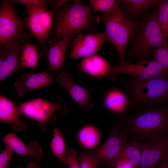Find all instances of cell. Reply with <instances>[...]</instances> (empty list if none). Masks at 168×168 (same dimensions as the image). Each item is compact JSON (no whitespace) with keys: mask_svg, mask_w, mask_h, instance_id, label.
I'll list each match as a JSON object with an SVG mask.
<instances>
[{"mask_svg":"<svg viewBox=\"0 0 168 168\" xmlns=\"http://www.w3.org/2000/svg\"><path fill=\"white\" fill-rule=\"evenodd\" d=\"M123 84L136 106L147 107L168 103V76L142 80L132 78Z\"/></svg>","mask_w":168,"mask_h":168,"instance_id":"cell-4","label":"cell"},{"mask_svg":"<svg viewBox=\"0 0 168 168\" xmlns=\"http://www.w3.org/2000/svg\"><path fill=\"white\" fill-rule=\"evenodd\" d=\"M14 3H21L27 8L26 14L29 16L36 15L47 11L52 1L46 0H15Z\"/></svg>","mask_w":168,"mask_h":168,"instance_id":"cell-25","label":"cell"},{"mask_svg":"<svg viewBox=\"0 0 168 168\" xmlns=\"http://www.w3.org/2000/svg\"><path fill=\"white\" fill-rule=\"evenodd\" d=\"M105 39L104 31L101 33H79L72 43L69 57L74 59L87 57L96 54Z\"/></svg>","mask_w":168,"mask_h":168,"instance_id":"cell-12","label":"cell"},{"mask_svg":"<svg viewBox=\"0 0 168 168\" xmlns=\"http://www.w3.org/2000/svg\"><path fill=\"white\" fill-rule=\"evenodd\" d=\"M81 2L77 0L63 4L55 12L53 15V40L58 41L94 27L95 20L91 5L90 3L83 5Z\"/></svg>","mask_w":168,"mask_h":168,"instance_id":"cell-2","label":"cell"},{"mask_svg":"<svg viewBox=\"0 0 168 168\" xmlns=\"http://www.w3.org/2000/svg\"><path fill=\"white\" fill-rule=\"evenodd\" d=\"M90 3L94 12L104 13V14L112 13L120 6L116 1L114 0H90Z\"/></svg>","mask_w":168,"mask_h":168,"instance_id":"cell-28","label":"cell"},{"mask_svg":"<svg viewBox=\"0 0 168 168\" xmlns=\"http://www.w3.org/2000/svg\"><path fill=\"white\" fill-rule=\"evenodd\" d=\"M120 74L130 75L139 80L147 79L159 76H168V68L152 59L135 63L128 62L119 63L116 67H111L106 77L115 80Z\"/></svg>","mask_w":168,"mask_h":168,"instance_id":"cell-9","label":"cell"},{"mask_svg":"<svg viewBox=\"0 0 168 168\" xmlns=\"http://www.w3.org/2000/svg\"><path fill=\"white\" fill-rule=\"evenodd\" d=\"M80 66L87 74L97 77H106L111 67L106 60L96 54L82 59Z\"/></svg>","mask_w":168,"mask_h":168,"instance_id":"cell-20","label":"cell"},{"mask_svg":"<svg viewBox=\"0 0 168 168\" xmlns=\"http://www.w3.org/2000/svg\"><path fill=\"white\" fill-rule=\"evenodd\" d=\"M56 80L59 85L65 89L81 107L88 110L93 107L91 102V91L76 84L72 75L65 72H61L57 77Z\"/></svg>","mask_w":168,"mask_h":168,"instance_id":"cell-14","label":"cell"},{"mask_svg":"<svg viewBox=\"0 0 168 168\" xmlns=\"http://www.w3.org/2000/svg\"><path fill=\"white\" fill-rule=\"evenodd\" d=\"M128 101L126 94L117 88L110 90L105 95L103 104L107 111L114 114H120L126 108Z\"/></svg>","mask_w":168,"mask_h":168,"instance_id":"cell-22","label":"cell"},{"mask_svg":"<svg viewBox=\"0 0 168 168\" xmlns=\"http://www.w3.org/2000/svg\"><path fill=\"white\" fill-rule=\"evenodd\" d=\"M128 131H118L111 127L104 142L92 151L88 152L95 159L97 168L106 166L110 168L120 156L128 137Z\"/></svg>","mask_w":168,"mask_h":168,"instance_id":"cell-7","label":"cell"},{"mask_svg":"<svg viewBox=\"0 0 168 168\" xmlns=\"http://www.w3.org/2000/svg\"><path fill=\"white\" fill-rule=\"evenodd\" d=\"M13 0H4L0 6V47L19 39L27 33L26 24L19 16Z\"/></svg>","mask_w":168,"mask_h":168,"instance_id":"cell-8","label":"cell"},{"mask_svg":"<svg viewBox=\"0 0 168 168\" xmlns=\"http://www.w3.org/2000/svg\"><path fill=\"white\" fill-rule=\"evenodd\" d=\"M62 133L56 128L54 129L53 137L50 144V148L54 156L59 161L68 165L67 151L64 139Z\"/></svg>","mask_w":168,"mask_h":168,"instance_id":"cell-23","label":"cell"},{"mask_svg":"<svg viewBox=\"0 0 168 168\" xmlns=\"http://www.w3.org/2000/svg\"><path fill=\"white\" fill-rule=\"evenodd\" d=\"M39 57L36 47L28 42L23 46L20 59V63L23 68L35 69L38 63Z\"/></svg>","mask_w":168,"mask_h":168,"instance_id":"cell-24","label":"cell"},{"mask_svg":"<svg viewBox=\"0 0 168 168\" xmlns=\"http://www.w3.org/2000/svg\"><path fill=\"white\" fill-rule=\"evenodd\" d=\"M21 110L17 104L5 96L0 95V121L10 124L15 130L21 132L28 126L27 122L21 119Z\"/></svg>","mask_w":168,"mask_h":168,"instance_id":"cell-16","label":"cell"},{"mask_svg":"<svg viewBox=\"0 0 168 168\" xmlns=\"http://www.w3.org/2000/svg\"><path fill=\"white\" fill-rule=\"evenodd\" d=\"M96 20L97 22L104 23L105 39L115 48L119 58V63L125 62L128 42L138 22L128 18L120 6L112 13L97 16Z\"/></svg>","mask_w":168,"mask_h":168,"instance_id":"cell-5","label":"cell"},{"mask_svg":"<svg viewBox=\"0 0 168 168\" xmlns=\"http://www.w3.org/2000/svg\"><path fill=\"white\" fill-rule=\"evenodd\" d=\"M3 142L6 146L10 148L14 152L32 157L34 159V162L36 163L42 160L43 152L42 147L36 142H30L27 146L13 132L6 135L3 138Z\"/></svg>","mask_w":168,"mask_h":168,"instance_id":"cell-17","label":"cell"},{"mask_svg":"<svg viewBox=\"0 0 168 168\" xmlns=\"http://www.w3.org/2000/svg\"><path fill=\"white\" fill-rule=\"evenodd\" d=\"M151 53L153 55V60L168 68V37H166L163 43L152 49Z\"/></svg>","mask_w":168,"mask_h":168,"instance_id":"cell-29","label":"cell"},{"mask_svg":"<svg viewBox=\"0 0 168 168\" xmlns=\"http://www.w3.org/2000/svg\"><path fill=\"white\" fill-rule=\"evenodd\" d=\"M124 128L134 134V142L156 140L168 134V109L143 110L124 121Z\"/></svg>","mask_w":168,"mask_h":168,"instance_id":"cell-3","label":"cell"},{"mask_svg":"<svg viewBox=\"0 0 168 168\" xmlns=\"http://www.w3.org/2000/svg\"><path fill=\"white\" fill-rule=\"evenodd\" d=\"M14 152L9 147L6 146V148L2 151L0 154V168H8V164Z\"/></svg>","mask_w":168,"mask_h":168,"instance_id":"cell-32","label":"cell"},{"mask_svg":"<svg viewBox=\"0 0 168 168\" xmlns=\"http://www.w3.org/2000/svg\"><path fill=\"white\" fill-rule=\"evenodd\" d=\"M116 1L123 6V12L131 20L144 14L149 9L157 6L158 2V0H119Z\"/></svg>","mask_w":168,"mask_h":168,"instance_id":"cell-21","label":"cell"},{"mask_svg":"<svg viewBox=\"0 0 168 168\" xmlns=\"http://www.w3.org/2000/svg\"><path fill=\"white\" fill-rule=\"evenodd\" d=\"M119 157L125 159L135 167L140 164L141 153L139 149L132 143L126 142Z\"/></svg>","mask_w":168,"mask_h":168,"instance_id":"cell-27","label":"cell"},{"mask_svg":"<svg viewBox=\"0 0 168 168\" xmlns=\"http://www.w3.org/2000/svg\"><path fill=\"white\" fill-rule=\"evenodd\" d=\"M80 168H97L96 162L87 151L82 149L77 156Z\"/></svg>","mask_w":168,"mask_h":168,"instance_id":"cell-30","label":"cell"},{"mask_svg":"<svg viewBox=\"0 0 168 168\" xmlns=\"http://www.w3.org/2000/svg\"><path fill=\"white\" fill-rule=\"evenodd\" d=\"M134 167L126 160L123 158L119 157L110 168H134Z\"/></svg>","mask_w":168,"mask_h":168,"instance_id":"cell-33","label":"cell"},{"mask_svg":"<svg viewBox=\"0 0 168 168\" xmlns=\"http://www.w3.org/2000/svg\"><path fill=\"white\" fill-rule=\"evenodd\" d=\"M141 152L140 168H154L168 156V137L148 142L132 143Z\"/></svg>","mask_w":168,"mask_h":168,"instance_id":"cell-11","label":"cell"},{"mask_svg":"<svg viewBox=\"0 0 168 168\" xmlns=\"http://www.w3.org/2000/svg\"><path fill=\"white\" fill-rule=\"evenodd\" d=\"M77 142L82 149L89 151L99 146L101 140V132L96 126L86 124L81 127L76 135Z\"/></svg>","mask_w":168,"mask_h":168,"instance_id":"cell-19","label":"cell"},{"mask_svg":"<svg viewBox=\"0 0 168 168\" xmlns=\"http://www.w3.org/2000/svg\"><path fill=\"white\" fill-rule=\"evenodd\" d=\"M166 36L168 37V32L167 33V34L166 35Z\"/></svg>","mask_w":168,"mask_h":168,"instance_id":"cell-36","label":"cell"},{"mask_svg":"<svg viewBox=\"0 0 168 168\" xmlns=\"http://www.w3.org/2000/svg\"><path fill=\"white\" fill-rule=\"evenodd\" d=\"M154 168H168V156L162 160L158 166Z\"/></svg>","mask_w":168,"mask_h":168,"instance_id":"cell-34","label":"cell"},{"mask_svg":"<svg viewBox=\"0 0 168 168\" xmlns=\"http://www.w3.org/2000/svg\"><path fill=\"white\" fill-rule=\"evenodd\" d=\"M157 8L147 12L138 22L129 40L128 62L149 61L152 50L164 42L157 22Z\"/></svg>","mask_w":168,"mask_h":168,"instance_id":"cell-1","label":"cell"},{"mask_svg":"<svg viewBox=\"0 0 168 168\" xmlns=\"http://www.w3.org/2000/svg\"><path fill=\"white\" fill-rule=\"evenodd\" d=\"M54 81V79L46 71L37 73L30 71L22 73L14 87L18 95L23 97L28 91L44 86Z\"/></svg>","mask_w":168,"mask_h":168,"instance_id":"cell-15","label":"cell"},{"mask_svg":"<svg viewBox=\"0 0 168 168\" xmlns=\"http://www.w3.org/2000/svg\"><path fill=\"white\" fill-rule=\"evenodd\" d=\"M157 22L164 38L168 32V0H158Z\"/></svg>","mask_w":168,"mask_h":168,"instance_id":"cell-26","label":"cell"},{"mask_svg":"<svg viewBox=\"0 0 168 168\" xmlns=\"http://www.w3.org/2000/svg\"><path fill=\"white\" fill-rule=\"evenodd\" d=\"M30 37L27 33L19 39L7 43L0 49V82L12 74L22 71L20 63L22 50Z\"/></svg>","mask_w":168,"mask_h":168,"instance_id":"cell-10","label":"cell"},{"mask_svg":"<svg viewBox=\"0 0 168 168\" xmlns=\"http://www.w3.org/2000/svg\"><path fill=\"white\" fill-rule=\"evenodd\" d=\"M18 168H22L19 167ZM26 168H41L36 163L34 162H30L28 163L26 166Z\"/></svg>","mask_w":168,"mask_h":168,"instance_id":"cell-35","label":"cell"},{"mask_svg":"<svg viewBox=\"0 0 168 168\" xmlns=\"http://www.w3.org/2000/svg\"><path fill=\"white\" fill-rule=\"evenodd\" d=\"M21 113L36 121L40 132L45 133L47 126L55 123L56 112L63 115L67 110L66 104L60 97L54 102H50L42 98H38L18 104Z\"/></svg>","mask_w":168,"mask_h":168,"instance_id":"cell-6","label":"cell"},{"mask_svg":"<svg viewBox=\"0 0 168 168\" xmlns=\"http://www.w3.org/2000/svg\"><path fill=\"white\" fill-rule=\"evenodd\" d=\"M61 5L53 7L51 10L36 15L29 16L26 19V25L40 44L47 41L51 30L53 14Z\"/></svg>","mask_w":168,"mask_h":168,"instance_id":"cell-13","label":"cell"},{"mask_svg":"<svg viewBox=\"0 0 168 168\" xmlns=\"http://www.w3.org/2000/svg\"><path fill=\"white\" fill-rule=\"evenodd\" d=\"M67 156L68 168H80L76 149L71 148L67 150Z\"/></svg>","mask_w":168,"mask_h":168,"instance_id":"cell-31","label":"cell"},{"mask_svg":"<svg viewBox=\"0 0 168 168\" xmlns=\"http://www.w3.org/2000/svg\"><path fill=\"white\" fill-rule=\"evenodd\" d=\"M73 36V35H71L58 41H49V49L46 57L49 63L50 72L63 68L67 48Z\"/></svg>","mask_w":168,"mask_h":168,"instance_id":"cell-18","label":"cell"}]
</instances>
